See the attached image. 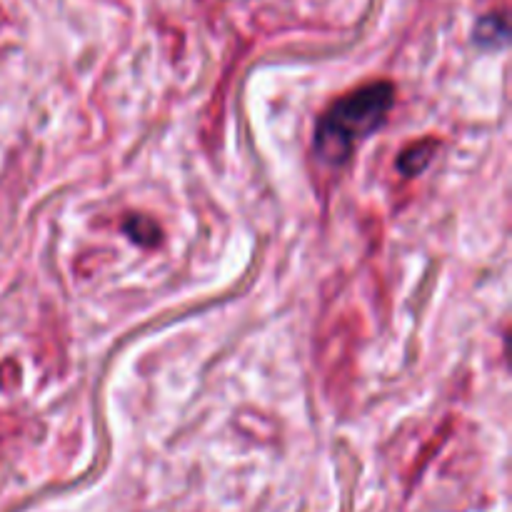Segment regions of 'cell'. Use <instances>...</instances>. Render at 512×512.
<instances>
[{"instance_id": "cell-4", "label": "cell", "mask_w": 512, "mask_h": 512, "mask_svg": "<svg viewBox=\"0 0 512 512\" xmlns=\"http://www.w3.org/2000/svg\"><path fill=\"white\" fill-rule=\"evenodd\" d=\"M125 230L130 233V238L138 240V243L143 245H153L155 240H158V228H155V223H150L148 218H130L128 223H125Z\"/></svg>"}, {"instance_id": "cell-3", "label": "cell", "mask_w": 512, "mask_h": 512, "mask_svg": "<svg viewBox=\"0 0 512 512\" xmlns=\"http://www.w3.org/2000/svg\"><path fill=\"white\" fill-rule=\"evenodd\" d=\"M505 35H508V25H505L503 15H485L478 25V40L483 43H503Z\"/></svg>"}, {"instance_id": "cell-1", "label": "cell", "mask_w": 512, "mask_h": 512, "mask_svg": "<svg viewBox=\"0 0 512 512\" xmlns=\"http://www.w3.org/2000/svg\"><path fill=\"white\" fill-rule=\"evenodd\" d=\"M393 100L395 88L385 80L360 85L358 90L335 100L315 130L318 158L328 165H343L353 150L385 123Z\"/></svg>"}, {"instance_id": "cell-2", "label": "cell", "mask_w": 512, "mask_h": 512, "mask_svg": "<svg viewBox=\"0 0 512 512\" xmlns=\"http://www.w3.org/2000/svg\"><path fill=\"white\" fill-rule=\"evenodd\" d=\"M435 148H438L435 140H420V143L410 145L408 150H403V155H400L398 160L400 170H403L405 175H415L420 173V170H425L430 160H433Z\"/></svg>"}]
</instances>
